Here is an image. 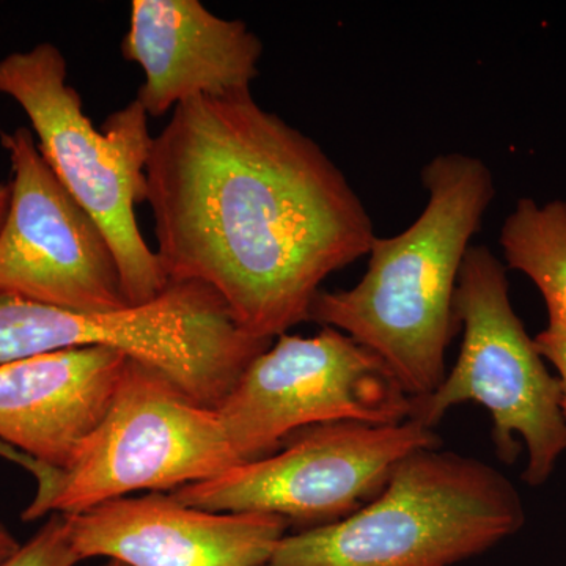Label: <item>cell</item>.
<instances>
[{"mask_svg":"<svg viewBox=\"0 0 566 566\" xmlns=\"http://www.w3.org/2000/svg\"><path fill=\"white\" fill-rule=\"evenodd\" d=\"M145 178L167 279L210 286L263 340L308 322L322 283L376 238L333 159L252 92L180 104Z\"/></svg>","mask_w":566,"mask_h":566,"instance_id":"cell-1","label":"cell"},{"mask_svg":"<svg viewBox=\"0 0 566 566\" xmlns=\"http://www.w3.org/2000/svg\"><path fill=\"white\" fill-rule=\"evenodd\" d=\"M422 182L419 218L395 237H376L364 277L349 290H322L308 319L370 349L412 400L444 379L460 327L453 303L461 264L495 197L490 167L465 153L434 156Z\"/></svg>","mask_w":566,"mask_h":566,"instance_id":"cell-2","label":"cell"},{"mask_svg":"<svg viewBox=\"0 0 566 566\" xmlns=\"http://www.w3.org/2000/svg\"><path fill=\"white\" fill-rule=\"evenodd\" d=\"M526 524L501 471L449 450H419L353 515L283 536L263 566H455Z\"/></svg>","mask_w":566,"mask_h":566,"instance_id":"cell-3","label":"cell"},{"mask_svg":"<svg viewBox=\"0 0 566 566\" xmlns=\"http://www.w3.org/2000/svg\"><path fill=\"white\" fill-rule=\"evenodd\" d=\"M0 95L20 104L41 155L106 233L128 304L155 301L170 281L134 211L147 199L145 169L153 144L144 107L134 99L114 112L102 132L95 129L80 92L69 84L65 55L52 43L2 59Z\"/></svg>","mask_w":566,"mask_h":566,"instance_id":"cell-4","label":"cell"},{"mask_svg":"<svg viewBox=\"0 0 566 566\" xmlns=\"http://www.w3.org/2000/svg\"><path fill=\"white\" fill-rule=\"evenodd\" d=\"M453 311L463 326L455 367L412 400L409 419L433 430L453 406H483L499 460L513 464L524 450L523 482L546 485L566 453L560 382L513 308L504 263L486 245L465 252Z\"/></svg>","mask_w":566,"mask_h":566,"instance_id":"cell-5","label":"cell"},{"mask_svg":"<svg viewBox=\"0 0 566 566\" xmlns=\"http://www.w3.org/2000/svg\"><path fill=\"white\" fill-rule=\"evenodd\" d=\"M240 465L218 411L129 357L114 400L73 463L52 471L22 513L76 515L139 491L207 482Z\"/></svg>","mask_w":566,"mask_h":566,"instance_id":"cell-6","label":"cell"},{"mask_svg":"<svg viewBox=\"0 0 566 566\" xmlns=\"http://www.w3.org/2000/svg\"><path fill=\"white\" fill-rule=\"evenodd\" d=\"M439 446L434 430L415 419L312 424L289 436L273 455L169 494L193 509L268 513L308 531L353 515L385 490L405 458Z\"/></svg>","mask_w":566,"mask_h":566,"instance_id":"cell-7","label":"cell"},{"mask_svg":"<svg viewBox=\"0 0 566 566\" xmlns=\"http://www.w3.org/2000/svg\"><path fill=\"white\" fill-rule=\"evenodd\" d=\"M240 464L281 449L312 424L400 423L412 398L376 354L334 327L314 337L279 335L216 408Z\"/></svg>","mask_w":566,"mask_h":566,"instance_id":"cell-8","label":"cell"},{"mask_svg":"<svg viewBox=\"0 0 566 566\" xmlns=\"http://www.w3.org/2000/svg\"><path fill=\"white\" fill-rule=\"evenodd\" d=\"M13 180L0 229V294L76 312L132 307L109 240L59 180L29 128L0 134Z\"/></svg>","mask_w":566,"mask_h":566,"instance_id":"cell-9","label":"cell"},{"mask_svg":"<svg viewBox=\"0 0 566 566\" xmlns=\"http://www.w3.org/2000/svg\"><path fill=\"white\" fill-rule=\"evenodd\" d=\"M80 556L126 566H263L289 532L268 513H219L169 493L120 497L65 515Z\"/></svg>","mask_w":566,"mask_h":566,"instance_id":"cell-10","label":"cell"},{"mask_svg":"<svg viewBox=\"0 0 566 566\" xmlns=\"http://www.w3.org/2000/svg\"><path fill=\"white\" fill-rule=\"evenodd\" d=\"M122 54L144 70L137 102L161 117L189 99L251 93L263 43L199 0H134Z\"/></svg>","mask_w":566,"mask_h":566,"instance_id":"cell-11","label":"cell"},{"mask_svg":"<svg viewBox=\"0 0 566 566\" xmlns=\"http://www.w3.org/2000/svg\"><path fill=\"white\" fill-rule=\"evenodd\" d=\"M129 356L62 349L0 364V441L63 471L106 416Z\"/></svg>","mask_w":566,"mask_h":566,"instance_id":"cell-12","label":"cell"},{"mask_svg":"<svg viewBox=\"0 0 566 566\" xmlns=\"http://www.w3.org/2000/svg\"><path fill=\"white\" fill-rule=\"evenodd\" d=\"M499 243L509 268L527 275L545 297L549 319L566 324V202L517 200Z\"/></svg>","mask_w":566,"mask_h":566,"instance_id":"cell-13","label":"cell"},{"mask_svg":"<svg viewBox=\"0 0 566 566\" xmlns=\"http://www.w3.org/2000/svg\"><path fill=\"white\" fill-rule=\"evenodd\" d=\"M81 558L71 543L69 521L54 513L3 566H76Z\"/></svg>","mask_w":566,"mask_h":566,"instance_id":"cell-14","label":"cell"},{"mask_svg":"<svg viewBox=\"0 0 566 566\" xmlns=\"http://www.w3.org/2000/svg\"><path fill=\"white\" fill-rule=\"evenodd\" d=\"M535 345L546 363L553 365L556 370L560 382L562 412L566 420V324L549 319L545 329L536 335Z\"/></svg>","mask_w":566,"mask_h":566,"instance_id":"cell-15","label":"cell"},{"mask_svg":"<svg viewBox=\"0 0 566 566\" xmlns=\"http://www.w3.org/2000/svg\"><path fill=\"white\" fill-rule=\"evenodd\" d=\"M0 457L20 464L21 468L28 469V471L35 476L36 483L43 482L51 472V469L43 468V465L36 463L35 460H32V458L24 455L20 450L13 449V447L2 441H0Z\"/></svg>","mask_w":566,"mask_h":566,"instance_id":"cell-16","label":"cell"},{"mask_svg":"<svg viewBox=\"0 0 566 566\" xmlns=\"http://www.w3.org/2000/svg\"><path fill=\"white\" fill-rule=\"evenodd\" d=\"M20 542L14 538V535L6 527V524L0 521V566L6 565L20 551Z\"/></svg>","mask_w":566,"mask_h":566,"instance_id":"cell-17","label":"cell"},{"mask_svg":"<svg viewBox=\"0 0 566 566\" xmlns=\"http://www.w3.org/2000/svg\"><path fill=\"white\" fill-rule=\"evenodd\" d=\"M10 196V182H0V229H2V223L7 218V211H9Z\"/></svg>","mask_w":566,"mask_h":566,"instance_id":"cell-18","label":"cell"},{"mask_svg":"<svg viewBox=\"0 0 566 566\" xmlns=\"http://www.w3.org/2000/svg\"><path fill=\"white\" fill-rule=\"evenodd\" d=\"M102 566H126V565H123V564H120V562H117V560H109V562H107V564H104Z\"/></svg>","mask_w":566,"mask_h":566,"instance_id":"cell-19","label":"cell"}]
</instances>
